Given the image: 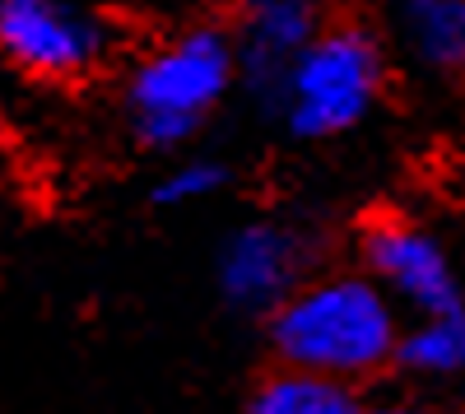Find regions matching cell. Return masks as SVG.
I'll return each mask as SVG.
<instances>
[{
  "instance_id": "cell-12",
  "label": "cell",
  "mask_w": 465,
  "mask_h": 414,
  "mask_svg": "<svg viewBox=\"0 0 465 414\" xmlns=\"http://www.w3.org/2000/svg\"><path fill=\"white\" fill-rule=\"evenodd\" d=\"M363 414H423L414 405H377V409H363Z\"/></svg>"
},
{
  "instance_id": "cell-11",
  "label": "cell",
  "mask_w": 465,
  "mask_h": 414,
  "mask_svg": "<svg viewBox=\"0 0 465 414\" xmlns=\"http://www.w3.org/2000/svg\"><path fill=\"white\" fill-rule=\"evenodd\" d=\"M223 163L214 159H182L177 168H168L159 182H153V201H159L163 210H186V205H201L210 201L214 192H223Z\"/></svg>"
},
{
  "instance_id": "cell-5",
  "label": "cell",
  "mask_w": 465,
  "mask_h": 414,
  "mask_svg": "<svg viewBox=\"0 0 465 414\" xmlns=\"http://www.w3.org/2000/svg\"><path fill=\"white\" fill-rule=\"evenodd\" d=\"M363 266L386 289V298L414 312H447L465 303L447 247L405 214H377L363 223Z\"/></svg>"
},
{
  "instance_id": "cell-14",
  "label": "cell",
  "mask_w": 465,
  "mask_h": 414,
  "mask_svg": "<svg viewBox=\"0 0 465 414\" xmlns=\"http://www.w3.org/2000/svg\"><path fill=\"white\" fill-rule=\"evenodd\" d=\"M460 414H465V405H460Z\"/></svg>"
},
{
  "instance_id": "cell-2",
  "label": "cell",
  "mask_w": 465,
  "mask_h": 414,
  "mask_svg": "<svg viewBox=\"0 0 465 414\" xmlns=\"http://www.w3.org/2000/svg\"><path fill=\"white\" fill-rule=\"evenodd\" d=\"M238 52L232 43L210 28H182L149 56L135 61L126 80V122L144 149H177L196 135L219 98L232 84Z\"/></svg>"
},
{
  "instance_id": "cell-1",
  "label": "cell",
  "mask_w": 465,
  "mask_h": 414,
  "mask_svg": "<svg viewBox=\"0 0 465 414\" xmlns=\"http://www.w3.org/2000/svg\"><path fill=\"white\" fill-rule=\"evenodd\" d=\"M270 340L284 368L349 382L372 378L396 359L401 317L386 289L368 275H331L298 284L270 312Z\"/></svg>"
},
{
  "instance_id": "cell-9",
  "label": "cell",
  "mask_w": 465,
  "mask_h": 414,
  "mask_svg": "<svg viewBox=\"0 0 465 414\" xmlns=\"http://www.w3.org/2000/svg\"><path fill=\"white\" fill-rule=\"evenodd\" d=\"M247 414H363V400L349 382L284 368L256 387Z\"/></svg>"
},
{
  "instance_id": "cell-3",
  "label": "cell",
  "mask_w": 465,
  "mask_h": 414,
  "mask_svg": "<svg viewBox=\"0 0 465 414\" xmlns=\"http://www.w3.org/2000/svg\"><path fill=\"white\" fill-rule=\"evenodd\" d=\"M386 80V61L377 37L363 24H331L302 43V52L289 61L284 80L275 89V103L284 122L302 140H331L359 126Z\"/></svg>"
},
{
  "instance_id": "cell-10",
  "label": "cell",
  "mask_w": 465,
  "mask_h": 414,
  "mask_svg": "<svg viewBox=\"0 0 465 414\" xmlns=\"http://www.w3.org/2000/svg\"><path fill=\"white\" fill-rule=\"evenodd\" d=\"M396 359L419 378H456V372H465V303L447 312H419V321L401 330Z\"/></svg>"
},
{
  "instance_id": "cell-8",
  "label": "cell",
  "mask_w": 465,
  "mask_h": 414,
  "mask_svg": "<svg viewBox=\"0 0 465 414\" xmlns=\"http://www.w3.org/2000/svg\"><path fill=\"white\" fill-rule=\"evenodd\" d=\"M396 15L419 61L465 74V0H396Z\"/></svg>"
},
{
  "instance_id": "cell-6",
  "label": "cell",
  "mask_w": 465,
  "mask_h": 414,
  "mask_svg": "<svg viewBox=\"0 0 465 414\" xmlns=\"http://www.w3.org/2000/svg\"><path fill=\"white\" fill-rule=\"evenodd\" d=\"M302 284V238L284 223H242L219 251V289L242 312H275Z\"/></svg>"
},
{
  "instance_id": "cell-4",
  "label": "cell",
  "mask_w": 465,
  "mask_h": 414,
  "mask_svg": "<svg viewBox=\"0 0 465 414\" xmlns=\"http://www.w3.org/2000/svg\"><path fill=\"white\" fill-rule=\"evenodd\" d=\"M107 52V28L70 0H0V56L33 80H84Z\"/></svg>"
},
{
  "instance_id": "cell-7",
  "label": "cell",
  "mask_w": 465,
  "mask_h": 414,
  "mask_svg": "<svg viewBox=\"0 0 465 414\" xmlns=\"http://www.w3.org/2000/svg\"><path fill=\"white\" fill-rule=\"evenodd\" d=\"M312 33H317L312 0H280V5H256V10H247L242 43L232 47V52H238V65L247 70L252 89L275 103V89H280V80H284L289 61L302 52V43H307Z\"/></svg>"
},
{
  "instance_id": "cell-13",
  "label": "cell",
  "mask_w": 465,
  "mask_h": 414,
  "mask_svg": "<svg viewBox=\"0 0 465 414\" xmlns=\"http://www.w3.org/2000/svg\"><path fill=\"white\" fill-rule=\"evenodd\" d=\"M242 10H256V5H280V0H238Z\"/></svg>"
}]
</instances>
